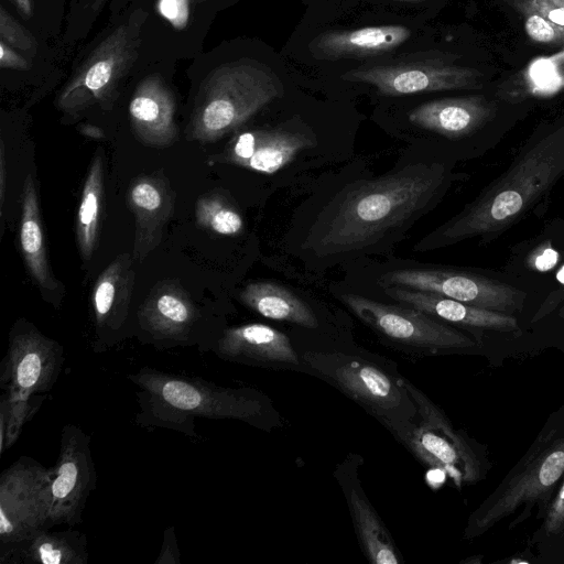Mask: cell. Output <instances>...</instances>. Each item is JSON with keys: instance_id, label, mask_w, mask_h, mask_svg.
Wrapping results in <instances>:
<instances>
[{"instance_id": "1", "label": "cell", "mask_w": 564, "mask_h": 564, "mask_svg": "<svg viewBox=\"0 0 564 564\" xmlns=\"http://www.w3.org/2000/svg\"><path fill=\"white\" fill-rule=\"evenodd\" d=\"M449 181L445 165L433 163L352 184L318 216L305 250L328 264L375 252L426 214Z\"/></svg>"}, {"instance_id": "2", "label": "cell", "mask_w": 564, "mask_h": 564, "mask_svg": "<svg viewBox=\"0 0 564 564\" xmlns=\"http://www.w3.org/2000/svg\"><path fill=\"white\" fill-rule=\"evenodd\" d=\"M563 175L564 122L539 139L499 180L414 250L437 249L502 229Z\"/></svg>"}, {"instance_id": "3", "label": "cell", "mask_w": 564, "mask_h": 564, "mask_svg": "<svg viewBox=\"0 0 564 564\" xmlns=\"http://www.w3.org/2000/svg\"><path fill=\"white\" fill-rule=\"evenodd\" d=\"M127 378L137 387L135 422L142 427L172 430L196 438L197 419H229L254 424L265 411L262 398L248 388L223 387L149 366Z\"/></svg>"}, {"instance_id": "4", "label": "cell", "mask_w": 564, "mask_h": 564, "mask_svg": "<svg viewBox=\"0 0 564 564\" xmlns=\"http://www.w3.org/2000/svg\"><path fill=\"white\" fill-rule=\"evenodd\" d=\"M564 478V404L552 411L528 451L469 516L464 536L475 539L508 520L514 530L533 513L540 521Z\"/></svg>"}, {"instance_id": "5", "label": "cell", "mask_w": 564, "mask_h": 564, "mask_svg": "<svg viewBox=\"0 0 564 564\" xmlns=\"http://www.w3.org/2000/svg\"><path fill=\"white\" fill-rule=\"evenodd\" d=\"M283 94L267 65L240 59L221 65L202 85L188 124L192 140L210 142L236 130Z\"/></svg>"}, {"instance_id": "6", "label": "cell", "mask_w": 564, "mask_h": 564, "mask_svg": "<svg viewBox=\"0 0 564 564\" xmlns=\"http://www.w3.org/2000/svg\"><path fill=\"white\" fill-rule=\"evenodd\" d=\"M403 383L421 415V424L403 436L411 452L446 474L458 488L485 479L491 468L486 447L455 430L444 412L414 386Z\"/></svg>"}, {"instance_id": "7", "label": "cell", "mask_w": 564, "mask_h": 564, "mask_svg": "<svg viewBox=\"0 0 564 564\" xmlns=\"http://www.w3.org/2000/svg\"><path fill=\"white\" fill-rule=\"evenodd\" d=\"M51 468L22 456L0 475V550L51 529Z\"/></svg>"}, {"instance_id": "8", "label": "cell", "mask_w": 564, "mask_h": 564, "mask_svg": "<svg viewBox=\"0 0 564 564\" xmlns=\"http://www.w3.org/2000/svg\"><path fill=\"white\" fill-rule=\"evenodd\" d=\"M139 24L132 19L104 37L73 73L57 97V106L77 112L112 96L138 56Z\"/></svg>"}, {"instance_id": "9", "label": "cell", "mask_w": 564, "mask_h": 564, "mask_svg": "<svg viewBox=\"0 0 564 564\" xmlns=\"http://www.w3.org/2000/svg\"><path fill=\"white\" fill-rule=\"evenodd\" d=\"M340 300L365 324L397 343L436 351L481 347L475 337L414 307L390 305L352 293L341 294Z\"/></svg>"}, {"instance_id": "10", "label": "cell", "mask_w": 564, "mask_h": 564, "mask_svg": "<svg viewBox=\"0 0 564 564\" xmlns=\"http://www.w3.org/2000/svg\"><path fill=\"white\" fill-rule=\"evenodd\" d=\"M134 334L143 344L159 350L196 346L212 351L218 336L204 328L199 308L180 286L164 283L138 307Z\"/></svg>"}, {"instance_id": "11", "label": "cell", "mask_w": 564, "mask_h": 564, "mask_svg": "<svg viewBox=\"0 0 564 564\" xmlns=\"http://www.w3.org/2000/svg\"><path fill=\"white\" fill-rule=\"evenodd\" d=\"M64 362L59 343L20 319L9 335L8 351L0 367V388L15 397L45 394L57 382Z\"/></svg>"}, {"instance_id": "12", "label": "cell", "mask_w": 564, "mask_h": 564, "mask_svg": "<svg viewBox=\"0 0 564 564\" xmlns=\"http://www.w3.org/2000/svg\"><path fill=\"white\" fill-rule=\"evenodd\" d=\"M384 286H400L438 294L481 308L513 315L525 294L487 278L442 269L408 268L387 272Z\"/></svg>"}, {"instance_id": "13", "label": "cell", "mask_w": 564, "mask_h": 564, "mask_svg": "<svg viewBox=\"0 0 564 564\" xmlns=\"http://www.w3.org/2000/svg\"><path fill=\"white\" fill-rule=\"evenodd\" d=\"M51 474L52 528L82 523L87 499L97 487L90 436L82 427L70 423L63 426L58 457Z\"/></svg>"}, {"instance_id": "14", "label": "cell", "mask_w": 564, "mask_h": 564, "mask_svg": "<svg viewBox=\"0 0 564 564\" xmlns=\"http://www.w3.org/2000/svg\"><path fill=\"white\" fill-rule=\"evenodd\" d=\"M341 79L373 86L386 96L471 89L479 87L482 74L471 67L417 61L347 70Z\"/></svg>"}, {"instance_id": "15", "label": "cell", "mask_w": 564, "mask_h": 564, "mask_svg": "<svg viewBox=\"0 0 564 564\" xmlns=\"http://www.w3.org/2000/svg\"><path fill=\"white\" fill-rule=\"evenodd\" d=\"M133 282L132 259L127 253L118 256L98 276L91 295L95 352L107 351L130 334Z\"/></svg>"}, {"instance_id": "16", "label": "cell", "mask_w": 564, "mask_h": 564, "mask_svg": "<svg viewBox=\"0 0 564 564\" xmlns=\"http://www.w3.org/2000/svg\"><path fill=\"white\" fill-rule=\"evenodd\" d=\"M387 296L405 306L420 310L440 321L475 329L484 345L485 332L519 335L521 327L514 315L491 311L452 300L438 294L400 286H386Z\"/></svg>"}, {"instance_id": "17", "label": "cell", "mask_w": 564, "mask_h": 564, "mask_svg": "<svg viewBox=\"0 0 564 564\" xmlns=\"http://www.w3.org/2000/svg\"><path fill=\"white\" fill-rule=\"evenodd\" d=\"M311 145L312 140L300 132L280 128L252 129L235 134L227 144L224 158L230 164L272 174Z\"/></svg>"}, {"instance_id": "18", "label": "cell", "mask_w": 564, "mask_h": 564, "mask_svg": "<svg viewBox=\"0 0 564 564\" xmlns=\"http://www.w3.org/2000/svg\"><path fill=\"white\" fill-rule=\"evenodd\" d=\"M176 104L173 93L156 75L145 77L129 104L131 128L150 147H169L177 137Z\"/></svg>"}, {"instance_id": "19", "label": "cell", "mask_w": 564, "mask_h": 564, "mask_svg": "<svg viewBox=\"0 0 564 564\" xmlns=\"http://www.w3.org/2000/svg\"><path fill=\"white\" fill-rule=\"evenodd\" d=\"M212 352L232 362H288L299 358L289 337L264 324L225 327Z\"/></svg>"}, {"instance_id": "20", "label": "cell", "mask_w": 564, "mask_h": 564, "mask_svg": "<svg viewBox=\"0 0 564 564\" xmlns=\"http://www.w3.org/2000/svg\"><path fill=\"white\" fill-rule=\"evenodd\" d=\"M495 115L482 96H462L423 102L413 108L408 120L422 130L451 139L470 134Z\"/></svg>"}, {"instance_id": "21", "label": "cell", "mask_w": 564, "mask_h": 564, "mask_svg": "<svg viewBox=\"0 0 564 564\" xmlns=\"http://www.w3.org/2000/svg\"><path fill=\"white\" fill-rule=\"evenodd\" d=\"M128 203L135 217L133 259L142 261L160 243L174 198L165 181L142 176L132 181Z\"/></svg>"}, {"instance_id": "22", "label": "cell", "mask_w": 564, "mask_h": 564, "mask_svg": "<svg viewBox=\"0 0 564 564\" xmlns=\"http://www.w3.org/2000/svg\"><path fill=\"white\" fill-rule=\"evenodd\" d=\"M410 36L408 28L397 24L326 31L310 42L308 50L314 58L323 61L367 57L392 51Z\"/></svg>"}, {"instance_id": "23", "label": "cell", "mask_w": 564, "mask_h": 564, "mask_svg": "<svg viewBox=\"0 0 564 564\" xmlns=\"http://www.w3.org/2000/svg\"><path fill=\"white\" fill-rule=\"evenodd\" d=\"M87 536L79 530H41L32 538L0 550V564H87Z\"/></svg>"}, {"instance_id": "24", "label": "cell", "mask_w": 564, "mask_h": 564, "mask_svg": "<svg viewBox=\"0 0 564 564\" xmlns=\"http://www.w3.org/2000/svg\"><path fill=\"white\" fill-rule=\"evenodd\" d=\"M333 366L317 367L330 376L346 392L371 406L389 410L401 402L400 390L391 378L377 367L362 360L347 359L341 364L327 356Z\"/></svg>"}, {"instance_id": "25", "label": "cell", "mask_w": 564, "mask_h": 564, "mask_svg": "<svg viewBox=\"0 0 564 564\" xmlns=\"http://www.w3.org/2000/svg\"><path fill=\"white\" fill-rule=\"evenodd\" d=\"M20 246L28 270L36 284L43 291L56 290L58 282L47 262L36 186L31 174L26 176L23 185Z\"/></svg>"}, {"instance_id": "26", "label": "cell", "mask_w": 564, "mask_h": 564, "mask_svg": "<svg viewBox=\"0 0 564 564\" xmlns=\"http://www.w3.org/2000/svg\"><path fill=\"white\" fill-rule=\"evenodd\" d=\"M241 303L270 319L293 323L307 328L318 325L310 306L286 288L272 282H252L239 294Z\"/></svg>"}, {"instance_id": "27", "label": "cell", "mask_w": 564, "mask_h": 564, "mask_svg": "<svg viewBox=\"0 0 564 564\" xmlns=\"http://www.w3.org/2000/svg\"><path fill=\"white\" fill-rule=\"evenodd\" d=\"M349 505L368 560L372 564H398L400 560L388 531L367 499L357 489L351 490Z\"/></svg>"}, {"instance_id": "28", "label": "cell", "mask_w": 564, "mask_h": 564, "mask_svg": "<svg viewBox=\"0 0 564 564\" xmlns=\"http://www.w3.org/2000/svg\"><path fill=\"white\" fill-rule=\"evenodd\" d=\"M529 539V551L538 564H564V478Z\"/></svg>"}, {"instance_id": "29", "label": "cell", "mask_w": 564, "mask_h": 564, "mask_svg": "<svg viewBox=\"0 0 564 564\" xmlns=\"http://www.w3.org/2000/svg\"><path fill=\"white\" fill-rule=\"evenodd\" d=\"M104 191V164L96 154L89 166L77 214L76 236L80 254L89 260L97 243L99 212Z\"/></svg>"}, {"instance_id": "30", "label": "cell", "mask_w": 564, "mask_h": 564, "mask_svg": "<svg viewBox=\"0 0 564 564\" xmlns=\"http://www.w3.org/2000/svg\"><path fill=\"white\" fill-rule=\"evenodd\" d=\"M44 400V394L15 397L2 391L0 395L1 454L18 441L23 426L36 414Z\"/></svg>"}, {"instance_id": "31", "label": "cell", "mask_w": 564, "mask_h": 564, "mask_svg": "<svg viewBox=\"0 0 564 564\" xmlns=\"http://www.w3.org/2000/svg\"><path fill=\"white\" fill-rule=\"evenodd\" d=\"M197 224L223 236H236L243 229V219L229 202L217 194L200 197L195 205Z\"/></svg>"}, {"instance_id": "32", "label": "cell", "mask_w": 564, "mask_h": 564, "mask_svg": "<svg viewBox=\"0 0 564 564\" xmlns=\"http://www.w3.org/2000/svg\"><path fill=\"white\" fill-rule=\"evenodd\" d=\"M525 79L534 95L549 96L556 93L564 86V51L531 62Z\"/></svg>"}, {"instance_id": "33", "label": "cell", "mask_w": 564, "mask_h": 564, "mask_svg": "<svg viewBox=\"0 0 564 564\" xmlns=\"http://www.w3.org/2000/svg\"><path fill=\"white\" fill-rule=\"evenodd\" d=\"M517 7L524 17V30L534 42L545 45H564V26L556 25L520 0Z\"/></svg>"}, {"instance_id": "34", "label": "cell", "mask_w": 564, "mask_h": 564, "mask_svg": "<svg viewBox=\"0 0 564 564\" xmlns=\"http://www.w3.org/2000/svg\"><path fill=\"white\" fill-rule=\"evenodd\" d=\"M0 37L13 48L24 52L33 51L36 46L32 34L15 21L2 6L0 7Z\"/></svg>"}, {"instance_id": "35", "label": "cell", "mask_w": 564, "mask_h": 564, "mask_svg": "<svg viewBox=\"0 0 564 564\" xmlns=\"http://www.w3.org/2000/svg\"><path fill=\"white\" fill-rule=\"evenodd\" d=\"M191 0H158L156 11L175 30H184L189 20Z\"/></svg>"}, {"instance_id": "36", "label": "cell", "mask_w": 564, "mask_h": 564, "mask_svg": "<svg viewBox=\"0 0 564 564\" xmlns=\"http://www.w3.org/2000/svg\"><path fill=\"white\" fill-rule=\"evenodd\" d=\"M154 564H181V553L173 525L165 528L163 532V542Z\"/></svg>"}, {"instance_id": "37", "label": "cell", "mask_w": 564, "mask_h": 564, "mask_svg": "<svg viewBox=\"0 0 564 564\" xmlns=\"http://www.w3.org/2000/svg\"><path fill=\"white\" fill-rule=\"evenodd\" d=\"M522 3L539 12L552 23L564 26V7H557L547 0H520Z\"/></svg>"}, {"instance_id": "38", "label": "cell", "mask_w": 564, "mask_h": 564, "mask_svg": "<svg viewBox=\"0 0 564 564\" xmlns=\"http://www.w3.org/2000/svg\"><path fill=\"white\" fill-rule=\"evenodd\" d=\"M0 67L2 69H26L29 63L12 46L0 40Z\"/></svg>"}, {"instance_id": "39", "label": "cell", "mask_w": 564, "mask_h": 564, "mask_svg": "<svg viewBox=\"0 0 564 564\" xmlns=\"http://www.w3.org/2000/svg\"><path fill=\"white\" fill-rule=\"evenodd\" d=\"M0 199H1V219L3 217V202H4V183H6V160H4V144L1 141V151H0Z\"/></svg>"}, {"instance_id": "40", "label": "cell", "mask_w": 564, "mask_h": 564, "mask_svg": "<svg viewBox=\"0 0 564 564\" xmlns=\"http://www.w3.org/2000/svg\"><path fill=\"white\" fill-rule=\"evenodd\" d=\"M556 262V253L554 250L549 249L543 252V254L536 258V267L540 269H550Z\"/></svg>"}, {"instance_id": "41", "label": "cell", "mask_w": 564, "mask_h": 564, "mask_svg": "<svg viewBox=\"0 0 564 564\" xmlns=\"http://www.w3.org/2000/svg\"><path fill=\"white\" fill-rule=\"evenodd\" d=\"M78 130L84 135L93 138V139H102L105 137L104 132L101 131L100 128H98L96 126H93V124H89V123L80 124L78 127Z\"/></svg>"}, {"instance_id": "42", "label": "cell", "mask_w": 564, "mask_h": 564, "mask_svg": "<svg viewBox=\"0 0 564 564\" xmlns=\"http://www.w3.org/2000/svg\"><path fill=\"white\" fill-rule=\"evenodd\" d=\"M12 2L25 18H30L32 15V0H12Z\"/></svg>"}, {"instance_id": "43", "label": "cell", "mask_w": 564, "mask_h": 564, "mask_svg": "<svg viewBox=\"0 0 564 564\" xmlns=\"http://www.w3.org/2000/svg\"><path fill=\"white\" fill-rule=\"evenodd\" d=\"M547 1L554 6L564 7V0H547Z\"/></svg>"}, {"instance_id": "44", "label": "cell", "mask_w": 564, "mask_h": 564, "mask_svg": "<svg viewBox=\"0 0 564 564\" xmlns=\"http://www.w3.org/2000/svg\"><path fill=\"white\" fill-rule=\"evenodd\" d=\"M557 317L563 322L564 324V305L558 310Z\"/></svg>"}, {"instance_id": "45", "label": "cell", "mask_w": 564, "mask_h": 564, "mask_svg": "<svg viewBox=\"0 0 564 564\" xmlns=\"http://www.w3.org/2000/svg\"><path fill=\"white\" fill-rule=\"evenodd\" d=\"M107 0H95L94 1V8H98L100 6H102Z\"/></svg>"}, {"instance_id": "46", "label": "cell", "mask_w": 564, "mask_h": 564, "mask_svg": "<svg viewBox=\"0 0 564 564\" xmlns=\"http://www.w3.org/2000/svg\"><path fill=\"white\" fill-rule=\"evenodd\" d=\"M558 278L564 282V268L560 271Z\"/></svg>"}, {"instance_id": "47", "label": "cell", "mask_w": 564, "mask_h": 564, "mask_svg": "<svg viewBox=\"0 0 564 564\" xmlns=\"http://www.w3.org/2000/svg\"><path fill=\"white\" fill-rule=\"evenodd\" d=\"M400 1H423V0H400Z\"/></svg>"}]
</instances>
